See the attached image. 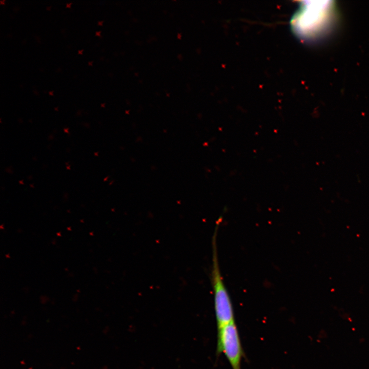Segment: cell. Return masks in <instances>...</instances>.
Segmentation results:
<instances>
[{"label": "cell", "instance_id": "cell-1", "mask_svg": "<svg viewBox=\"0 0 369 369\" xmlns=\"http://www.w3.org/2000/svg\"><path fill=\"white\" fill-rule=\"evenodd\" d=\"M223 353L232 369H241L243 350L235 321L217 331L216 354Z\"/></svg>", "mask_w": 369, "mask_h": 369}, {"label": "cell", "instance_id": "cell-2", "mask_svg": "<svg viewBox=\"0 0 369 369\" xmlns=\"http://www.w3.org/2000/svg\"><path fill=\"white\" fill-rule=\"evenodd\" d=\"M71 4V3L67 4H66V6H67V7H70Z\"/></svg>", "mask_w": 369, "mask_h": 369}, {"label": "cell", "instance_id": "cell-3", "mask_svg": "<svg viewBox=\"0 0 369 369\" xmlns=\"http://www.w3.org/2000/svg\"><path fill=\"white\" fill-rule=\"evenodd\" d=\"M83 50H78V52L79 54H81Z\"/></svg>", "mask_w": 369, "mask_h": 369}, {"label": "cell", "instance_id": "cell-4", "mask_svg": "<svg viewBox=\"0 0 369 369\" xmlns=\"http://www.w3.org/2000/svg\"><path fill=\"white\" fill-rule=\"evenodd\" d=\"M99 33H100L99 31V32H96V35H99Z\"/></svg>", "mask_w": 369, "mask_h": 369}, {"label": "cell", "instance_id": "cell-5", "mask_svg": "<svg viewBox=\"0 0 369 369\" xmlns=\"http://www.w3.org/2000/svg\"><path fill=\"white\" fill-rule=\"evenodd\" d=\"M91 63H92V61H91V62H90V61H89L88 64H89V65H91Z\"/></svg>", "mask_w": 369, "mask_h": 369}, {"label": "cell", "instance_id": "cell-6", "mask_svg": "<svg viewBox=\"0 0 369 369\" xmlns=\"http://www.w3.org/2000/svg\"><path fill=\"white\" fill-rule=\"evenodd\" d=\"M49 93H50V94H51V95H52V92H49Z\"/></svg>", "mask_w": 369, "mask_h": 369}]
</instances>
